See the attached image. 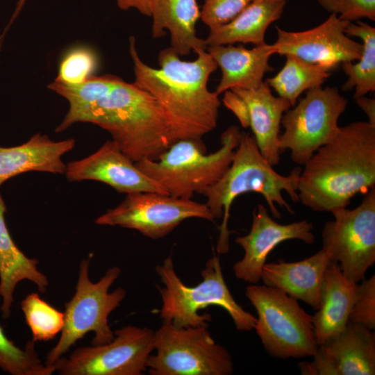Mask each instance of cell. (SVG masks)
I'll return each mask as SVG.
<instances>
[{"label": "cell", "instance_id": "6da1fadb", "mask_svg": "<svg viewBox=\"0 0 375 375\" xmlns=\"http://www.w3.org/2000/svg\"><path fill=\"white\" fill-rule=\"evenodd\" d=\"M133 63L134 83L150 93L160 104L167 117L173 142L179 140H201L217 124L221 101L208 88L210 75L218 66L206 50L197 53L192 61L183 60L172 47L159 52V68L143 62L129 38Z\"/></svg>", "mask_w": 375, "mask_h": 375}, {"label": "cell", "instance_id": "7a4b0ae2", "mask_svg": "<svg viewBox=\"0 0 375 375\" xmlns=\"http://www.w3.org/2000/svg\"><path fill=\"white\" fill-rule=\"evenodd\" d=\"M375 187V126L356 122L337 134L303 165L299 201L315 212L346 208L358 194Z\"/></svg>", "mask_w": 375, "mask_h": 375}, {"label": "cell", "instance_id": "3957f363", "mask_svg": "<svg viewBox=\"0 0 375 375\" xmlns=\"http://www.w3.org/2000/svg\"><path fill=\"white\" fill-rule=\"evenodd\" d=\"M96 124L107 131L134 162L156 160L173 143L158 101L134 83L118 77L110 91L72 121Z\"/></svg>", "mask_w": 375, "mask_h": 375}, {"label": "cell", "instance_id": "277c9868", "mask_svg": "<svg viewBox=\"0 0 375 375\" xmlns=\"http://www.w3.org/2000/svg\"><path fill=\"white\" fill-rule=\"evenodd\" d=\"M301 171L300 167H295L287 176L278 174L260 153L253 136L241 132L229 167L218 181L202 193L214 218H222L217 242V253L224 254L229 250L230 209L238 196L247 192L261 194L275 218L281 217L276 204L294 214L282 193L285 192L293 202H299L297 187Z\"/></svg>", "mask_w": 375, "mask_h": 375}, {"label": "cell", "instance_id": "5b68a950", "mask_svg": "<svg viewBox=\"0 0 375 375\" xmlns=\"http://www.w3.org/2000/svg\"><path fill=\"white\" fill-rule=\"evenodd\" d=\"M241 131L235 125L221 135V147L207 154L201 140L175 141L156 160L143 159L135 165L173 197L191 199L202 194L224 174L231 164Z\"/></svg>", "mask_w": 375, "mask_h": 375}, {"label": "cell", "instance_id": "8992f818", "mask_svg": "<svg viewBox=\"0 0 375 375\" xmlns=\"http://www.w3.org/2000/svg\"><path fill=\"white\" fill-rule=\"evenodd\" d=\"M164 286L158 288L162 299L160 317L162 323L176 327L208 326L211 316L199 314L210 306L223 308L242 331L253 329L256 317L244 310L234 299L224 281L219 257L208 260L201 272L203 281L194 287L185 285L174 268L172 256L156 267Z\"/></svg>", "mask_w": 375, "mask_h": 375}, {"label": "cell", "instance_id": "52a82bcc", "mask_svg": "<svg viewBox=\"0 0 375 375\" xmlns=\"http://www.w3.org/2000/svg\"><path fill=\"white\" fill-rule=\"evenodd\" d=\"M90 262V258L80 262L75 293L65 303L60 337L46 356L45 364L48 366H53L90 332L94 333L92 345L104 344L114 338L108 317L120 306L126 291L122 288L112 292L108 290L121 274V269L117 266L109 268L99 281L94 283L89 277Z\"/></svg>", "mask_w": 375, "mask_h": 375}, {"label": "cell", "instance_id": "ba28073f", "mask_svg": "<svg viewBox=\"0 0 375 375\" xmlns=\"http://www.w3.org/2000/svg\"><path fill=\"white\" fill-rule=\"evenodd\" d=\"M245 295L256 310L253 329L265 350L285 359L312 356L317 347L312 316L297 299L265 285L251 284Z\"/></svg>", "mask_w": 375, "mask_h": 375}, {"label": "cell", "instance_id": "9c48e42d", "mask_svg": "<svg viewBox=\"0 0 375 375\" xmlns=\"http://www.w3.org/2000/svg\"><path fill=\"white\" fill-rule=\"evenodd\" d=\"M147 368L151 375H230L231 355L211 337L208 326L176 327L162 323L155 331V349Z\"/></svg>", "mask_w": 375, "mask_h": 375}, {"label": "cell", "instance_id": "30bf717a", "mask_svg": "<svg viewBox=\"0 0 375 375\" xmlns=\"http://www.w3.org/2000/svg\"><path fill=\"white\" fill-rule=\"evenodd\" d=\"M347 106V99L335 87L321 85L308 90L282 117L284 131L278 136L281 152L289 150L292 162L303 165L337 134L339 118Z\"/></svg>", "mask_w": 375, "mask_h": 375}, {"label": "cell", "instance_id": "8fae6325", "mask_svg": "<svg viewBox=\"0 0 375 375\" xmlns=\"http://www.w3.org/2000/svg\"><path fill=\"white\" fill-rule=\"evenodd\" d=\"M322 231V248L344 276L358 283L375 262V187L353 209L336 208Z\"/></svg>", "mask_w": 375, "mask_h": 375}, {"label": "cell", "instance_id": "7c38bea8", "mask_svg": "<svg viewBox=\"0 0 375 375\" xmlns=\"http://www.w3.org/2000/svg\"><path fill=\"white\" fill-rule=\"evenodd\" d=\"M108 343L76 349L54 364L60 375H141L155 349V331L147 327L123 326Z\"/></svg>", "mask_w": 375, "mask_h": 375}, {"label": "cell", "instance_id": "4fadbf2b", "mask_svg": "<svg viewBox=\"0 0 375 375\" xmlns=\"http://www.w3.org/2000/svg\"><path fill=\"white\" fill-rule=\"evenodd\" d=\"M190 218L215 219L206 203L155 192H137L126 194L119 205L98 217L94 223L134 229L156 240Z\"/></svg>", "mask_w": 375, "mask_h": 375}, {"label": "cell", "instance_id": "5bb4252c", "mask_svg": "<svg viewBox=\"0 0 375 375\" xmlns=\"http://www.w3.org/2000/svg\"><path fill=\"white\" fill-rule=\"evenodd\" d=\"M349 22L331 14L323 23L306 31H288L276 26L277 39L272 45L275 53L292 55L332 70L339 64L358 60L362 55V44L344 32Z\"/></svg>", "mask_w": 375, "mask_h": 375}, {"label": "cell", "instance_id": "9a60e30c", "mask_svg": "<svg viewBox=\"0 0 375 375\" xmlns=\"http://www.w3.org/2000/svg\"><path fill=\"white\" fill-rule=\"evenodd\" d=\"M312 361L298 364L303 375H374L375 335L372 330L348 323L318 347Z\"/></svg>", "mask_w": 375, "mask_h": 375}, {"label": "cell", "instance_id": "2e32d148", "mask_svg": "<svg viewBox=\"0 0 375 375\" xmlns=\"http://www.w3.org/2000/svg\"><path fill=\"white\" fill-rule=\"evenodd\" d=\"M312 229L313 224L306 219L278 224L263 205L258 204L253 215L250 231L235 240L244 250L243 258L233 266L235 276L251 284L258 283L268 255L277 245L290 240L312 244L315 242Z\"/></svg>", "mask_w": 375, "mask_h": 375}, {"label": "cell", "instance_id": "e0dca14e", "mask_svg": "<svg viewBox=\"0 0 375 375\" xmlns=\"http://www.w3.org/2000/svg\"><path fill=\"white\" fill-rule=\"evenodd\" d=\"M65 175L69 182L97 181L119 193L155 192L168 194L141 172L112 140L90 156L67 164Z\"/></svg>", "mask_w": 375, "mask_h": 375}, {"label": "cell", "instance_id": "ac0fdd59", "mask_svg": "<svg viewBox=\"0 0 375 375\" xmlns=\"http://www.w3.org/2000/svg\"><path fill=\"white\" fill-rule=\"evenodd\" d=\"M331 262L323 249L295 262L265 263L260 276L263 285L278 288L314 310L321 306V291L325 271Z\"/></svg>", "mask_w": 375, "mask_h": 375}, {"label": "cell", "instance_id": "d6986e66", "mask_svg": "<svg viewBox=\"0 0 375 375\" xmlns=\"http://www.w3.org/2000/svg\"><path fill=\"white\" fill-rule=\"evenodd\" d=\"M206 51L221 69L222 77L215 91L218 95L232 89L256 88L263 83L265 74L274 69L269 60L275 51L267 43L252 49L233 44L208 46Z\"/></svg>", "mask_w": 375, "mask_h": 375}, {"label": "cell", "instance_id": "ffe728a7", "mask_svg": "<svg viewBox=\"0 0 375 375\" xmlns=\"http://www.w3.org/2000/svg\"><path fill=\"white\" fill-rule=\"evenodd\" d=\"M76 145L74 138L53 141L47 135L37 133L18 146L0 147V186L18 174L42 172L65 174L62 157Z\"/></svg>", "mask_w": 375, "mask_h": 375}, {"label": "cell", "instance_id": "44dd1931", "mask_svg": "<svg viewBox=\"0 0 375 375\" xmlns=\"http://www.w3.org/2000/svg\"><path fill=\"white\" fill-rule=\"evenodd\" d=\"M232 90L247 104L249 127L260 153L273 167L277 165L281 153L278 147L281 119L291 104L285 99L274 96L264 81L254 89Z\"/></svg>", "mask_w": 375, "mask_h": 375}, {"label": "cell", "instance_id": "7402d4cb", "mask_svg": "<svg viewBox=\"0 0 375 375\" xmlns=\"http://www.w3.org/2000/svg\"><path fill=\"white\" fill-rule=\"evenodd\" d=\"M150 17L152 36L161 38L168 31L170 47L179 56L206 50L205 40L196 32L201 17L197 0H151Z\"/></svg>", "mask_w": 375, "mask_h": 375}, {"label": "cell", "instance_id": "603a6c76", "mask_svg": "<svg viewBox=\"0 0 375 375\" xmlns=\"http://www.w3.org/2000/svg\"><path fill=\"white\" fill-rule=\"evenodd\" d=\"M358 285L344 276L337 262L329 263L322 285L321 306L312 316L318 345L341 332L348 324Z\"/></svg>", "mask_w": 375, "mask_h": 375}, {"label": "cell", "instance_id": "cb8c5ba5", "mask_svg": "<svg viewBox=\"0 0 375 375\" xmlns=\"http://www.w3.org/2000/svg\"><path fill=\"white\" fill-rule=\"evenodd\" d=\"M6 207L0 194V297L2 317L11 314L17 284L24 280L33 283L40 292L49 286L48 278L38 269V260L28 258L13 241L5 221Z\"/></svg>", "mask_w": 375, "mask_h": 375}, {"label": "cell", "instance_id": "d4e9b609", "mask_svg": "<svg viewBox=\"0 0 375 375\" xmlns=\"http://www.w3.org/2000/svg\"><path fill=\"white\" fill-rule=\"evenodd\" d=\"M286 3V0H251L231 21L210 31L204 39L206 46L265 43L267 29L281 18Z\"/></svg>", "mask_w": 375, "mask_h": 375}, {"label": "cell", "instance_id": "484cf974", "mask_svg": "<svg viewBox=\"0 0 375 375\" xmlns=\"http://www.w3.org/2000/svg\"><path fill=\"white\" fill-rule=\"evenodd\" d=\"M285 56L286 60L282 69L265 82L278 97L285 99L294 106L303 92L321 86L330 76L331 69L292 55Z\"/></svg>", "mask_w": 375, "mask_h": 375}, {"label": "cell", "instance_id": "4316f807", "mask_svg": "<svg viewBox=\"0 0 375 375\" xmlns=\"http://www.w3.org/2000/svg\"><path fill=\"white\" fill-rule=\"evenodd\" d=\"M344 32L349 37H358L362 40V53L358 62L342 64L343 72L347 76L342 90L354 89L355 99L375 91V28L359 20L356 23L349 22Z\"/></svg>", "mask_w": 375, "mask_h": 375}, {"label": "cell", "instance_id": "83f0119b", "mask_svg": "<svg viewBox=\"0 0 375 375\" xmlns=\"http://www.w3.org/2000/svg\"><path fill=\"white\" fill-rule=\"evenodd\" d=\"M118 78L112 74L90 76L83 83L69 85L53 81L48 88L54 91L69 103V110L60 124L56 128V133L65 131L72 126V119L103 97L112 88Z\"/></svg>", "mask_w": 375, "mask_h": 375}, {"label": "cell", "instance_id": "f1b7e54d", "mask_svg": "<svg viewBox=\"0 0 375 375\" xmlns=\"http://www.w3.org/2000/svg\"><path fill=\"white\" fill-rule=\"evenodd\" d=\"M0 369L11 375H51L56 372L53 366L42 362L34 341L28 340L21 348L7 338L1 325Z\"/></svg>", "mask_w": 375, "mask_h": 375}, {"label": "cell", "instance_id": "f546056e", "mask_svg": "<svg viewBox=\"0 0 375 375\" xmlns=\"http://www.w3.org/2000/svg\"><path fill=\"white\" fill-rule=\"evenodd\" d=\"M21 308L35 342L51 340L61 333L64 312L44 301L38 293L28 294L22 301Z\"/></svg>", "mask_w": 375, "mask_h": 375}, {"label": "cell", "instance_id": "4dcf8cb0", "mask_svg": "<svg viewBox=\"0 0 375 375\" xmlns=\"http://www.w3.org/2000/svg\"><path fill=\"white\" fill-rule=\"evenodd\" d=\"M98 64L97 55L92 48L75 47L62 58L54 81L69 85L79 84L94 75Z\"/></svg>", "mask_w": 375, "mask_h": 375}, {"label": "cell", "instance_id": "1f68e13d", "mask_svg": "<svg viewBox=\"0 0 375 375\" xmlns=\"http://www.w3.org/2000/svg\"><path fill=\"white\" fill-rule=\"evenodd\" d=\"M349 323L361 324L370 330L375 328V276L362 280L358 285Z\"/></svg>", "mask_w": 375, "mask_h": 375}, {"label": "cell", "instance_id": "d6a6232c", "mask_svg": "<svg viewBox=\"0 0 375 375\" xmlns=\"http://www.w3.org/2000/svg\"><path fill=\"white\" fill-rule=\"evenodd\" d=\"M251 0H204L200 19L209 30L217 28L234 19Z\"/></svg>", "mask_w": 375, "mask_h": 375}, {"label": "cell", "instance_id": "836d02e7", "mask_svg": "<svg viewBox=\"0 0 375 375\" xmlns=\"http://www.w3.org/2000/svg\"><path fill=\"white\" fill-rule=\"evenodd\" d=\"M319 5L331 14L350 22L363 18L375 20V0H317Z\"/></svg>", "mask_w": 375, "mask_h": 375}, {"label": "cell", "instance_id": "e575fe53", "mask_svg": "<svg viewBox=\"0 0 375 375\" xmlns=\"http://www.w3.org/2000/svg\"><path fill=\"white\" fill-rule=\"evenodd\" d=\"M222 102L236 116L243 128L249 127L247 106L243 99L232 90L225 91Z\"/></svg>", "mask_w": 375, "mask_h": 375}, {"label": "cell", "instance_id": "d590c367", "mask_svg": "<svg viewBox=\"0 0 375 375\" xmlns=\"http://www.w3.org/2000/svg\"><path fill=\"white\" fill-rule=\"evenodd\" d=\"M117 6L124 10L135 9L143 15L150 17L151 0H115Z\"/></svg>", "mask_w": 375, "mask_h": 375}, {"label": "cell", "instance_id": "8d00e7d4", "mask_svg": "<svg viewBox=\"0 0 375 375\" xmlns=\"http://www.w3.org/2000/svg\"><path fill=\"white\" fill-rule=\"evenodd\" d=\"M357 105L365 113L368 122L375 126V99L365 96L355 98Z\"/></svg>", "mask_w": 375, "mask_h": 375}, {"label": "cell", "instance_id": "74e56055", "mask_svg": "<svg viewBox=\"0 0 375 375\" xmlns=\"http://www.w3.org/2000/svg\"><path fill=\"white\" fill-rule=\"evenodd\" d=\"M27 0H18L16 4L15 9L14 10V12L10 18V20L7 26V28H8L11 24L15 21V19L17 18V17L19 15V12H21L22 9L23 8L24 6L25 5Z\"/></svg>", "mask_w": 375, "mask_h": 375}]
</instances>
